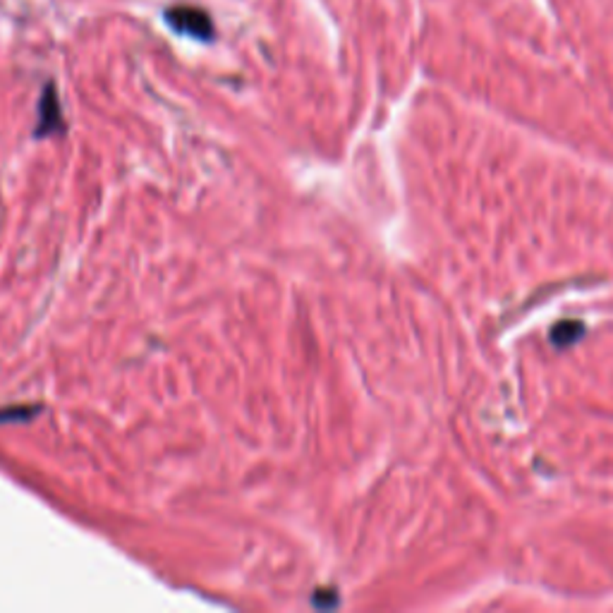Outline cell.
Here are the masks:
<instances>
[{"mask_svg": "<svg viewBox=\"0 0 613 613\" xmlns=\"http://www.w3.org/2000/svg\"><path fill=\"white\" fill-rule=\"evenodd\" d=\"M166 22L173 32L192 36L197 41H211L213 39V22L204 10L189 5L170 7L166 13Z\"/></svg>", "mask_w": 613, "mask_h": 613, "instance_id": "6da1fadb", "label": "cell"}, {"mask_svg": "<svg viewBox=\"0 0 613 613\" xmlns=\"http://www.w3.org/2000/svg\"><path fill=\"white\" fill-rule=\"evenodd\" d=\"M582 331L585 329H582L580 322H563L554 329L551 341H554L558 348H568V345H573V342L582 336Z\"/></svg>", "mask_w": 613, "mask_h": 613, "instance_id": "3957f363", "label": "cell"}, {"mask_svg": "<svg viewBox=\"0 0 613 613\" xmlns=\"http://www.w3.org/2000/svg\"><path fill=\"white\" fill-rule=\"evenodd\" d=\"M56 129H63V113H60V104H58V97H56V89H53V85H48L44 89V97H41L39 128H36V137L53 135Z\"/></svg>", "mask_w": 613, "mask_h": 613, "instance_id": "7a4b0ae2", "label": "cell"}]
</instances>
